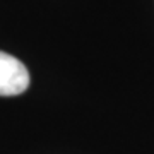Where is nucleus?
<instances>
[{
	"mask_svg": "<svg viewBox=\"0 0 154 154\" xmlns=\"http://www.w3.org/2000/svg\"><path fill=\"white\" fill-rule=\"evenodd\" d=\"M29 88V72L16 57L0 51V96H17Z\"/></svg>",
	"mask_w": 154,
	"mask_h": 154,
	"instance_id": "obj_1",
	"label": "nucleus"
}]
</instances>
